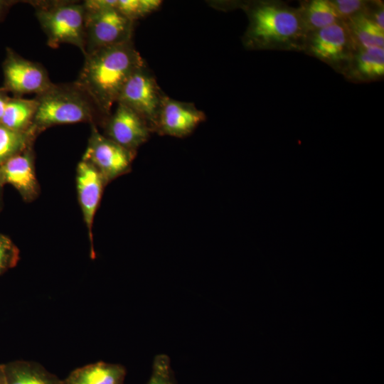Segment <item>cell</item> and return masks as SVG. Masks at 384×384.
<instances>
[{"label":"cell","instance_id":"1","mask_svg":"<svg viewBox=\"0 0 384 384\" xmlns=\"http://www.w3.org/2000/svg\"><path fill=\"white\" fill-rule=\"evenodd\" d=\"M84 56L75 82L90 96L106 120L125 82L146 63L132 41L101 48Z\"/></svg>","mask_w":384,"mask_h":384},{"label":"cell","instance_id":"2","mask_svg":"<svg viewBox=\"0 0 384 384\" xmlns=\"http://www.w3.org/2000/svg\"><path fill=\"white\" fill-rule=\"evenodd\" d=\"M244 9L249 22L242 36L246 48L304 50L307 33L297 9L276 1H255Z\"/></svg>","mask_w":384,"mask_h":384},{"label":"cell","instance_id":"3","mask_svg":"<svg viewBox=\"0 0 384 384\" xmlns=\"http://www.w3.org/2000/svg\"><path fill=\"white\" fill-rule=\"evenodd\" d=\"M35 98L37 108L32 126L38 133L55 125L80 122L103 125L105 121L92 99L76 82L53 83Z\"/></svg>","mask_w":384,"mask_h":384},{"label":"cell","instance_id":"4","mask_svg":"<svg viewBox=\"0 0 384 384\" xmlns=\"http://www.w3.org/2000/svg\"><path fill=\"white\" fill-rule=\"evenodd\" d=\"M47 37V44L56 48L63 43L77 46L85 52V12L82 2L73 1H30Z\"/></svg>","mask_w":384,"mask_h":384},{"label":"cell","instance_id":"5","mask_svg":"<svg viewBox=\"0 0 384 384\" xmlns=\"http://www.w3.org/2000/svg\"><path fill=\"white\" fill-rule=\"evenodd\" d=\"M357 49L346 24L339 21L308 33L303 51L342 72Z\"/></svg>","mask_w":384,"mask_h":384},{"label":"cell","instance_id":"6","mask_svg":"<svg viewBox=\"0 0 384 384\" xmlns=\"http://www.w3.org/2000/svg\"><path fill=\"white\" fill-rule=\"evenodd\" d=\"M166 95L161 91L146 65L136 70L127 80L117 103L137 113L154 131L157 116Z\"/></svg>","mask_w":384,"mask_h":384},{"label":"cell","instance_id":"7","mask_svg":"<svg viewBox=\"0 0 384 384\" xmlns=\"http://www.w3.org/2000/svg\"><path fill=\"white\" fill-rule=\"evenodd\" d=\"M134 23L116 8L85 12L84 55L101 48L132 41Z\"/></svg>","mask_w":384,"mask_h":384},{"label":"cell","instance_id":"8","mask_svg":"<svg viewBox=\"0 0 384 384\" xmlns=\"http://www.w3.org/2000/svg\"><path fill=\"white\" fill-rule=\"evenodd\" d=\"M135 152L131 151L100 133L91 124V133L82 160L92 165L106 183L127 173Z\"/></svg>","mask_w":384,"mask_h":384},{"label":"cell","instance_id":"9","mask_svg":"<svg viewBox=\"0 0 384 384\" xmlns=\"http://www.w3.org/2000/svg\"><path fill=\"white\" fill-rule=\"evenodd\" d=\"M2 68V88L18 97L30 93L38 95L53 84L41 64L23 58L10 48H6Z\"/></svg>","mask_w":384,"mask_h":384},{"label":"cell","instance_id":"10","mask_svg":"<svg viewBox=\"0 0 384 384\" xmlns=\"http://www.w3.org/2000/svg\"><path fill=\"white\" fill-rule=\"evenodd\" d=\"M102 126L105 137L133 152L146 142L152 132L144 119L121 103H117L115 110Z\"/></svg>","mask_w":384,"mask_h":384},{"label":"cell","instance_id":"11","mask_svg":"<svg viewBox=\"0 0 384 384\" xmlns=\"http://www.w3.org/2000/svg\"><path fill=\"white\" fill-rule=\"evenodd\" d=\"M205 118V114L193 104L180 102L165 95L154 131L171 137H183L190 134Z\"/></svg>","mask_w":384,"mask_h":384},{"label":"cell","instance_id":"12","mask_svg":"<svg viewBox=\"0 0 384 384\" xmlns=\"http://www.w3.org/2000/svg\"><path fill=\"white\" fill-rule=\"evenodd\" d=\"M106 184L101 174L92 165L83 160L78 163L76 169L78 198L87 230L92 258L95 255L93 248L92 225Z\"/></svg>","mask_w":384,"mask_h":384},{"label":"cell","instance_id":"13","mask_svg":"<svg viewBox=\"0 0 384 384\" xmlns=\"http://www.w3.org/2000/svg\"><path fill=\"white\" fill-rule=\"evenodd\" d=\"M0 176L4 185L12 186L23 200L30 203L39 194L35 170L33 145L0 166Z\"/></svg>","mask_w":384,"mask_h":384},{"label":"cell","instance_id":"14","mask_svg":"<svg viewBox=\"0 0 384 384\" xmlns=\"http://www.w3.org/2000/svg\"><path fill=\"white\" fill-rule=\"evenodd\" d=\"M342 73L358 82H370L383 78L384 48L357 49Z\"/></svg>","mask_w":384,"mask_h":384},{"label":"cell","instance_id":"15","mask_svg":"<svg viewBox=\"0 0 384 384\" xmlns=\"http://www.w3.org/2000/svg\"><path fill=\"white\" fill-rule=\"evenodd\" d=\"M127 374L124 366L98 361L73 370L64 384H124Z\"/></svg>","mask_w":384,"mask_h":384},{"label":"cell","instance_id":"16","mask_svg":"<svg viewBox=\"0 0 384 384\" xmlns=\"http://www.w3.org/2000/svg\"><path fill=\"white\" fill-rule=\"evenodd\" d=\"M6 384H64L41 364L28 361L3 363Z\"/></svg>","mask_w":384,"mask_h":384},{"label":"cell","instance_id":"17","mask_svg":"<svg viewBox=\"0 0 384 384\" xmlns=\"http://www.w3.org/2000/svg\"><path fill=\"white\" fill-rule=\"evenodd\" d=\"M297 9L307 35L340 21L330 0L302 1Z\"/></svg>","mask_w":384,"mask_h":384},{"label":"cell","instance_id":"18","mask_svg":"<svg viewBox=\"0 0 384 384\" xmlns=\"http://www.w3.org/2000/svg\"><path fill=\"white\" fill-rule=\"evenodd\" d=\"M358 48H384V31L365 14L343 21Z\"/></svg>","mask_w":384,"mask_h":384},{"label":"cell","instance_id":"19","mask_svg":"<svg viewBox=\"0 0 384 384\" xmlns=\"http://www.w3.org/2000/svg\"><path fill=\"white\" fill-rule=\"evenodd\" d=\"M36 98L10 97L0 123L16 131H26L32 127L36 112Z\"/></svg>","mask_w":384,"mask_h":384},{"label":"cell","instance_id":"20","mask_svg":"<svg viewBox=\"0 0 384 384\" xmlns=\"http://www.w3.org/2000/svg\"><path fill=\"white\" fill-rule=\"evenodd\" d=\"M38 134L33 126L26 131H16L0 123V166L32 146Z\"/></svg>","mask_w":384,"mask_h":384},{"label":"cell","instance_id":"21","mask_svg":"<svg viewBox=\"0 0 384 384\" xmlns=\"http://www.w3.org/2000/svg\"><path fill=\"white\" fill-rule=\"evenodd\" d=\"M159 0H117V10L128 19L135 21L157 10Z\"/></svg>","mask_w":384,"mask_h":384},{"label":"cell","instance_id":"22","mask_svg":"<svg viewBox=\"0 0 384 384\" xmlns=\"http://www.w3.org/2000/svg\"><path fill=\"white\" fill-rule=\"evenodd\" d=\"M146 384H177L167 355L159 354L154 357L151 376Z\"/></svg>","mask_w":384,"mask_h":384},{"label":"cell","instance_id":"23","mask_svg":"<svg viewBox=\"0 0 384 384\" xmlns=\"http://www.w3.org/2000/svg\"><path fill=\"white\" fill-rule=\"evenodd\" d=\"M20 260V250L12 240L0 233V275L14 268Z\"/></svg>","mask_w":384,"mask_h":384},{"label":"cell","instance_id":"24","mask_svg":"<svg viewBox=\"0 0 384 384\" xmlns=\"http://www.w3.org/2000/svg\"><path fill=\"white\" fill-rule=\"evenodd\" d=\"M340 21H345L362 14H367L370 2L363 0L331 1Z\"/></svg>","mask_w":384,"mask_h":384},{"label":"cell","instance_id":"25","mask_svg":"<svg viewBox=\"0 0 384 384\" xmlns=\"http://www.w3.org/2000/svg\"><path fill=\"white\" fill-rule=\"evenodd\" d=\"M117 0H86L82 1L85 11L96 12L110 8H116Z\"/></svg>","mask_w":384,"mask_h":384},{"label":"cell","instance_id":"26","mask_svg":"<svg viewBox=\"0 0 384 384\" xmlns=\"http://www.w3.org/2000/svg\"><path fill=\"white\" fill-rule=\"evenodd\" d=\"M18 2L19 1L0 0V21L4 19L10 9Z\"/></svg>","mask_w":384,"mask_h":384},{"label":"cell","instance_id":"27","mask_svg":"<svg viewBox=\"0 0 384 384\" xmlns=\"http://www.w3.org/2000/svg\"><path fill=\"white\" fill-rule=\"evenodd\" d=\"M7 92L3 88H0V121L4 115L7 102L10 98L7 95Z\"/></svg>","mask_w":384,"mask_h":384},{"label":"cell","instance_id":"28","mask_svg":"<svg viewBox=\"0 0 384 384\" xmlns=\"http://www.w3.org/2000/svg\"><path fill=\"white\" fill-rule=\"evenodd\" d=\"M4 186L5 185L4 184L0 176V211L3 207V189H4Z\"/></svg>","mask_w":384,"mask_h":384},{"label":"cell","instance_id":"29","mask_svg":"<svg viewBox=\"0 0 384 384\" xmlns=\"http://www.w3.org/2000/svg\"><path fill=\"white\" fill-rule=\"evenodd\" d=\"M0 384H6L3 364H0Z\"/></svg>","mask_w":384,"mask_h":384}]
</instances>
